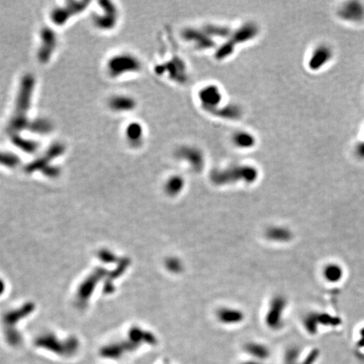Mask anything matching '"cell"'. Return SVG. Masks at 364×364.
Here are the masks:
<instances>
[{
	"instance_id": "9",
	"label": "cell",
	"mask_w": 364,
	"mask_h": 364,
	"mask_svg": "<svg viewBox=\"0 0 364 364\" xmlns=\"http://www.w3.org/2000/svg\"><path fill=\"white\" fill-rule=\"evenodd\" d=\"M183 179L180 176H173L165 184V192L169 196L177 195L183 189Z\"/></svg>"
},
{
	"instance_id": "1",
	"label": "cell",
	"mask_w": 364,
	"mask_h": 364,
	"mask_svg": "<svg viewBox=\"0 0 364 364\" xmlns=\"http://www.w3.org/2000/svg\"><path fill=\"white\" fill-rule=\"evenodd\" d=\"M35 344L37 347H42L62 357L74 355L79 347V342L76 338L70 337L65 341H59L52 334L38 336L35 341Z\"/></svg>"
},
{
	"instance_id": "2",
	"label": "cell",
	"mask_w": 364,
	"mask_h": 364,
	"mask_svg": "<svg viewBox=\"0 0 364 364\" xmlns=\"http://www.w3.org/2000/svg\"><path fill=\"white\" fill-rule=\"evenodd\" d=\"M33 309V305H29L25 306L23 310L20 311H15L9 314H6L4 318V331H5V337L7 342L12 347H18L21 344L22 338L17 330L14 328V323L17 321L18 319H21L24 315H26V313L28 314Z\"/></svg>"
},
{
	"instance_id": "4",
	"label": "cell",
	"mask_w": 364,
	"mask_h": 364,
	"mask_svg": "<svg viewBox=\"0 0 364 364\" xmlns=\"http://www.w3.org/2000/svg\"><path fill=\"white\" fill-rule=\"evenodd\" d=\"M332 57V52L327 46H319L313 52L311 59H310V68L312 70H318L325 66Z\"/></svg>"
},
{
	"instance_id": "3",
	"label": "cell",
	"mask_w": 364,
	"mask_h": 364,
	"mask_svg": "<svg viewBox=\"0 0 364 364\" xmlns=\"http://www.w3.org/2000/svg\"><path fill=\"white\" fill-rule=\"evenodd\" d=\"M339 14L344 20L358 22L364 18V7L359 2H348L342 6Z\"/></svg>"
},
{
	"instance_id": "14",
	"label": "cell",
	"mask_w": 364,
	"mask_h": 364,
	"mask_svg": "<svg viewBox=\"0 0 364 364\" xmlns=\"http://www.w3.org/2000/svg\"><path fill=\"white\" fill-rule=\"evenodd\" d=\"M3 288H4V286H3V282L0 280V294L3 293Z\"/></svg>"
},
{
	"instance_id": "5",
	"label": "cell",
	"mask_w": 364,
	"mask_h": 364,
	"mask_svg": "<svg viewBox=\"0 0 364 364\" xmlns=\"http://www.w3.org/2000/svg\"><path fill=\"white\" fill-rule=\"evenodd\" d=\"M285 306V301L281 297H277L271 302V308L266 315L267 325L271 328H277L280 325L281 315Z\"/></svg>"
},
{
	"instance_id": "7",
	"label": "cell",
	"mask_w": 364,
	"mask_h": 364,
	"mask_svg": "<svg viewBox=\"0 0 364 364\" xmlns=\"http://www.w3.org/2000/svg\"><path fill=\"white\" fill-rule=\"evenodd\" d=\"M200 100L202 102H204L205 104H217L219 101H220V93L217 87H205L204 90L201 91L200 94Z\"/></svg>"
},
{
	"instance_id": "10",
	"label": "cell",
	"mask_w": 364,
	"mask_h": 364,
	"mask_svg": "<svg viewBox=\"0 0 364 364\" xmlns=\"http://www.w3.org/2000/svg\"><path fill=\"white\" fill-rule=\"evenodd\" d=\"M234 142L235 145L241 148L252 147L254 144V139L252 138V136L247 133H240L235 134Z\"/></svg>"
},
{
	"instance_id": "11",
	"label": "cell",
	"mask_w": 364,
	"mask_h": 364,
	"mask_svg": "<svg viewBox=\"0 0 364 364\" xmlns=\"http://www.w3.org/2000/svg\"><path fill=\"white\" fill-rule=\"evenodd\" d=\"M167 270L172 273H180L183 270V264L176 257H169L165 260Z\"/></svg>"
},
{
	"instance_id": "12",
	"label": "cell",
	"mask_w": 364,
	"mask_h": 364,
	"mask_svg": "<svg viewBox=\"0 0 364 364\" xmlns=\"http://www.w3.org/2000/svg\"><path fill=\"white\" fill-rule=\"evenodd\" d=\"M246 351L252 355L260 357V358H263V359L268 355V351L264 346L256 344V343H251V344L247 345Z\"/></svg>"
},
{
	"instance_id": "8",
	"label": "cell",
	"mask_w": 364,
	"mask_h": 364,
	"mask_svg": "<svg viewBox=\"0 0 364 364\" xmlns=\"http://www.w3.org/2000/svg\"><path fill=\"white\" fill-rule=\"evenodd\" d=\"M266 237L273 241H287L291 237V233L288 229L282 227H271L265 233Z\"/></svg>"
},
{
	"instance_id": "6",
	"label": "cell",
	"mask_w": 364,
	"mask_h": 364,
	"mask_svg": "<svg viewBox=\"0 0 364 364\" xmlns=\"http://www.w3.org/2000/svg\"><path fill=\"white\" fill-rule=\"evenodd\" d=\"M217 318L224 324H235L242 321L244 313L239 310L223 308L217 312Z\"/></svg>"
},
{
	"instance_id": "13",
	"label": "cell",
	"mask_w": 364,
	"mask_h": 364,
	"mask_svg": "<svg viewBox=\"0 0 364 364\" xmlns=\"http://www.w3.org/2000/svg\"><path fill=\"white\" fill-rule=\"evenodd\" d=\"M357 154L359 155V157L364 158V143L359 144V147L357 148Z\"/></svg>"
}]
</instances>
